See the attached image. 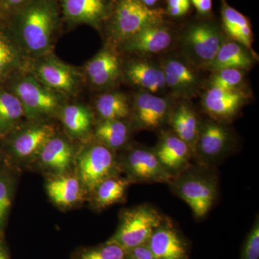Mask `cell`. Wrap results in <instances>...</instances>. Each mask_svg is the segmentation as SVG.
Wrapping results in <instances>:
<instances>
[{
    "label": "cell",
    "mask_w": 259,
    "mask_h": 259,
    "mask_svg": "<svg viewBox=\"0 0 259 259\" xmlns=\"http://www.w3.org/2000/svg\"><path fill=\"white\" fill-rule=\"evenodd\" d=\"M10 17L26 50L41 55L49 50L60 23L59 0H30Z\"/></svg>",
    "instance_id": "cell-1"
},
{
    "label": "cell",
    "mask_w": 259,
    "mask_h": 259,
    "mask_svg": "<svg viewBox=\"0 0 259 259\" xmlns=\"http://www.w3.org/2000/svg\"><path fill=\"white\" fill-rule=\"evenodd\" d=\"M168 185L174 194L188 204L197 220L205 217L217 200L218 177L213 167L192 163Z\"/></svg>",
    "instance_id": "cell-2"
},
{
    "label": "cell",
    "mask_w": 259,
    "mask_h": 259,
    "mask_svg": "<svg viewBox=\"0 0 259 259\" xmlns=\"http://www.w3.org/2000/svg\"><path fill=\"white\" fill-rule=\"evenodd\" d=\"M163 218L164 215L148 204L122 209L117 229L107 241L125 250L146 244Z\"/></svg>",
    "instance_id": "cell-3"
},
{
    "label": "cell",
    "mask_w": 259,
    "mask_h": 259,
    "mask_svg": "<svg viewBox=\"0 0 259 259\" xmlns=\"http://www.w3.org/2000/svg\"><path fill=\"white\" fill-rule=\"evenodd\" d=\"M74 168L88 198L102 181L121 175L117 153L97 141L76 154Z\"/></svg>",
    "instance_id": "cell-4"
},
{
    "label": "cell",
    "mask_w": 259,
    "mask_h": 259,
    "mask_svg": "<svg viewBox=\"0 0 259 259\" xmlns=\"http://www.w3.org/2000/svg\"><path fill=\"white\" fill-rule=\"evenodd\" d=\"M165 11L145 6L139 0H114L106 23L112 36L125 41L145 27L164 20Z\"/></svg>",
    "instance_id": "cell-5"
},
{
    "label": "cell",
    "mask_w": 259,
    "mask_h": 259,
    "mask_svg": "<svg viewBox=\"0 0 259 259\" xmlns=\"http://www.w3.org/2000/svg\"><path fill=\"white\" fill-rule=\"evenodd\" d=\"M121 174L134 184L169 183L173 178L165 169L153 148L130 145L117 154Z\"/></svg>",
    "instance_id": "cell-6"
},
{
    "label": "cell",
    "mask_w": 259,
    "mask_h": 259,
    "mask_svg": "<svg viewBox=\"0 0 259 259\" xmlns=\"http://www.w3.org/2000/svg\"><path fill=\"white\" fill-rule=\"evenodd\" d=\"M222 32L212 20L189 24L182 35V46L192 64L208 69L224 40Z\"/></svg>",
    "instance_id": "cell-7"
},
{
    "label": "cell",
    "mask_w": 259,
    "mask_h": 259,
    "mask_svg": "<svg viewBox=\"0 0 259 259\" xmlns=\"http://www.w3.org/2000/svg\"><path fill=\"white\" fill-rule=\"evenodd\" d=\"M235 144L233 132L223 122L212 119L202 121L192 161L214 168L233 151Z\"/></svg>",
    "instance_id": "cell-8"
},
{
    "label": "cell",
    "mask_w": 259,
    "mask_h": 259,
    "mask_svg": "<svg viewBox=\"0 0 259 259\" xmlns=\"http://www.w3.org/2000/svg\"><path fill=\"white\" fill-rule=\"evenodd\" d=\"M15 95L18 97L29 120L38 121L57 113L60 101L51 89L31 77H25L15 85Z\"/></svg>",
    "instance_id": "cell-9"
},
{
    "label": "cell",
    "mask_w": 259,
    "mask_h": 259,
    "mask_svg": "<svg viewBox=\"0 0 259 259\" xmlns=\"http://www.w3.org/2000/svg\"><path fill=\"white\" fill-rule=\"evenodd\" d=\"M172 108L166 98L146 92L139 93L131 107V125L136 130L159 131L168 123Z\"/></svg>",
    "instance_id": "cell-10"
},
{
    "label": "cell",
    "mask_w": 259,
    "mask_h": 259,
    "mask_svg": "<svg viewBox=\"0 0 259 259\" xmlns=\"http://www.w3.org/2000/svg\"><path fill=\"white\" fill-rule=\"evenodd\" d=\"M146 244L157 259H189L190 245L170 218H163Z\"/></svg>",
    "instance_id": "cell-11"
},
{
    "label": "cell",
    "mask_w": 259,
    "mask_h": 259,
    "mask_svg": "<svg viewBox=\"0 0 259 259\" xmlns=\"http://www.w3.org/2000/svg\"><path fill=\"white\" fill-rule=\"evenodd\" d=\"M52 125L36 122L20 130L12 141L10 148L17 161L25 165L35 162L46 144L55 136Z\"/></svg>",
    "instance_id": "cell-12"
},
{
    "label": "cell",
    "mask_w": 259,
    "mask_h": 259,
    "mask_svg": "<svg viewBox=\"0 0 259 259\" xmlns=\"http://www.w3.org/2000/svg\"><path fill=\"white\" fill-rule=\"evenodd\" d=\"M114 0H59L61 14L71 25L100 27L111 12Z\"/></svg>",
    "instance_id": "cell-13"
},
{
    "label": "cell",
    "mask_w": 259,
    "mask_h": 259,
    "mask_svg": "<svg viewBox=\"0 0 259 259\" xmlns=\"http://www.w3.org/2000/svg\"><path fill=\"white\" fill-rule=\"evenodd\" d=\"M153 150L172 177L177 176L192 163L193 154L190 146L172 131H161Z\"/></svg>",
    "instance_id": "cell-14"
},
{
    "label": "cell",
    "mask_w": 259,
    "mask_h": 259,
    "mask_svg": "<svg viewBox=\"0 0 259 259\" xmlns=\"http://www.w3.org/2000/svg\"><path fill=\"white\" fill-rule=\"evenodd\" d=\"M76 152L67 140L54 136L46 144L34 163L50 177L71 173Z\"/></svg>",
    "instance_id": "cell-15"
},
{
    "label": "cell",
    "mask_w": 259,
    "mask_h": 259,
    "mask_svg": "<svg viewBox=\"0 0 259 259\" xmlns=\"http://www.w3.org/2000/svg\"><path fill=\"white\" fill-rule=\"evenodd\" d=\"M173 38L171 29L163 20L150 24L129 37L124 41V47L136 54H158L171 47Z\"/></svg>",
    "instance_id": "cell-16"
},
{
    "label": "cell",
    "mask_w": 259,
    "mask_h": 259,
    "mask_svg": "<svg viewBox=\"0 0 259 259\" xmlns=\"http://www.w3.org/2000/svg\"><path fill=\"white\" fill-rule=\"evenodd\" d=\"M244 94L236 90L209 88L202 98L204 110L212 120L223 122L231 120L245 103Z\"/></svg>",
    "instance_id": "cell-17"
},
{
    "label": "cell",
    "mask_w": 259,
    "mask_h": 259,
    "mask_svg": "<svg viewBox=\"0 0 259 259\" xmlns=\"http://www.w3.org/2000/svg\"><path fill=\"white\" fill-rule=\"evenodd\" d=\"M46 190L51 200L62 208H71L88 198L81 182L75 174L50 177Z\"/></svg>",
    "instance_id": "cell-18"
},
{
    "label": "cell",
    "mask_w": 259,
    "mask_h": 259,
    "mask_svg": "<svg viewBox=\"0 0 259 259\" xmlns=\"http://www.w3.org/2000/svg\"><path fill=\"white\" fill-rule=\"evenodd\" d=\"M161 67L166 88L180 96L188 97L195 93L199 86L198 76L187 63L172 58Z\"/></svg>",
    "instance_id": "cell-19"
},
{
    "label": "cell",
    "mask_w": 259,
    "mask_h": 259,
    "mask_svg": "<svg viewBox=\"0 0 259 259\" xmlns=\"http://www.w3.org/2000/svg\"><path fill=\"white\" fill-rule=\"evenodd\" d=\"M125 74L131 83L146 93L158 95L167 89L163 69L149 61H132L126 68Z\"/></svg>",
    "instance_id": "cell-20"
},
{
    "label": "cell",
    "mask_w": 259,
    "mask_h": 259,
    "mask_svg": "<svg viewBox=\"0 0 259 259\" xmlns=\"http://www.w3.org/2000/svg\"><path fill=\"white\" fill-rule=\"evenodd\" d=\"M36 73L41 82L51 90L71 93L77 87V76L74 70L54 59L40 63Z\"/></svg>",
    "instance_id": "cell-21"
},
{
    "label": "cell",
    "mask_w": 259,
    "mask_h": 259,
    "mask_svg": "<svg viewBox=\"0 0 259 259\" xmlns=\"http://www.w3.org/2000/svg\"><path fill=\"white\" fill-rule=\"evenodd\" d=\"M131 185L133 184L128 179L120 175L102 181L89 197L92 207L95 210L102 211L114 204L123 202Z\"/></svg>",
    "instance_id": "cell-22"
},
{
    "label": "cell",
    "mask_w": 259,
    "mask_h": 259,
    "mask_svg": "<svg viewBox=\"0 0 259 259\" xmlns=\"http://www.w3.org/2000/svg\"><path fill=\"white\" fill-rule=\"evenodd\" d=\"M201 122L197 112L186 103L173 107L168 119V123L171 126V131L190 146L192 154Z\"/></svg>",
    "instance_id": "cell-23"
},
{
    "label": "cell",
    "mask_w": 259,
    "mask_h": 259,
    "mask_svg": "<svg viewBox=\"0 0 259 259\" xmlns=\"http://www.w3.org/2000/svg\"><path fill=\"white\" fill-rule=\"evenodd\" d=\"M132 128L125 120H101L95 127L94 135L97 142L117 153L131 145Z\"/></svg>",
    "instance_id": "cell-24"
},
{
    "label": "cell",
    "mask_w": 259,
    "mask_h": 259,
    "mask_svg": "<svg viewBox=\"0 0 259 259\" xmlns=\"http://www.w3.org/2000/svg\"><path fill=\"white\" fill-rule=\"evenodd\" d=\"M120 62L111 51L104 50L88 63L87 74L95 86H106L112 82L120 73Z\"/></svg>",
    "instance_id": "cell-25"
},
{
    "label": "cell",
    "mask_w": 259,
    "mask_h": 259,
    "mask_svg": "<svg viewBox=\"0 0 259 259\" xmlns=\"http://www.w3.org/2000/svg\"><path fill=\"white\" fill-rule=\"evenodd\" d=\"M253 59L246 48L239 42L224 41L217 55L209 65L208 69L212 71L223 69H249Z\"/></svg>",
    "instance_id": "cell-26"
},
{
    "label": "cell",
    "mask_w": 259,
    "mask_h": 259,
    "mask_svg": "<svg viewBox=\"0 0 259 259\" xmlns=\"http://www.w3.org/2000/svg\"><path fill=\"white\" fill-rule=\"evenodd\" d=\"M61 115L65 128L73 137L84 138L91 131L93 117L88 107L81 105H67Z\"/></svg>",
    "instance_id": "cell-27"
},
{
    "label": "cell",
    "mask_w": 259,
    "mask_h": 259,
    "mask_svg": "<svg viewBox=\"0 0 259 259\" xmlns=\"http://www.w3.org/2000/svg\"><path fill=\"white\" fill-rule=\"evenodd\" d=\"M96 110L101 120H126L131 115L128 102L120 93H107L99 97Z\"/></svg>",
    "instance_id": "cell-28"
},
{
    "label": "cell",
    "mask_w": 259,
    "mask_h": 259,
    "mask_svg": "<svg viewBox=\"0 0 259 259\" xmlns=\"http://www.w3.org/2000/svg\"><path fill=\"white\" fill-rule=\"evenodd\" d=\"M25 117L23 105L18 97L0 91V134H5Z\"/></svg>",
    "instance_id": "cell-29"
},
{
    "label": "cell",
    "mask_w": 259,
    "mask_h": 259,
    "mask_svg": "<svg viewBox=\"0 0 259 259\" xmlns=\"http://www.w3.org/2000/svg\"><path fill=\"white\" fill-rule=\"evenodd\" d=\"M126 250L115 243H105L83 247L73 253L71 259H125Z\"/></svg>",
    "instance_id": "cell-30"
},
{
    "label": "cell",
    "mask_w": 259,
    "mask_h": 259,
    "mask_svg": "<svg viewBox=\"0 0 259 259\" xmlns=\"http://www.w3.org/2000/svg\"><path fill=\"white\" fill-rule=\"evenodd\" d=\"M221 4L223 28L230 36L233 37L243 27L250 24L249 20L239 11L230 6L225 0H222Z\"/></svg>",
    "instance_id": "cell-31"
},
{
    "label": "cell",
    "mask_w": 259,
    "mask_h": 259,
    "mask_svg": "<svg viewBox=\"0 0 259 259\" xmlns=\"http://www.w3.org/2000/svg\"><path fill=\"white\" fill-rule=\"evenodd\" d=\"M243 70L223 69L214 71L210 79L211 88L225 90H236L243 79Z\"/></svg>",
    "instance_id": "cell-32"
},
{
    "label": "cell",
    "mask_w": 259,
    "mask_h": 259,
    "mask_svg": "<svg viewBox=\"0 0 259 259\" xmlns=\"http://www.w3.org/2000/svg\"><path fill=\"white\" fill-rule=\"evenodd\" d=\"M19 60V53L8 36L0 32V76Z\"/></svg>",
    "instance_id": "cell-33"
},
{
    "label": "cell",
    "mask_w": 259,
    "mask_h": 259,
    "mask_svg": "<svg viewBox=\"0 0 259 259\" xmlns=\"http://www.w3.org/2000/svg\"><path fill=\"white\" fill-rule=\"evenodd\" d=\"M259 258V218L257 215L254 223L242 245L240 259Z\"/></svg>",
    "instance_id": "cell-34"
},
{
    "label": "cell",
    "mask_w": 259,
    "mask_h": 259,
    "mask_svg": "<svg viewBox=\"0 0 259 259\" xmlns=\"http://www.w3.org/2000/svg\"><path fill=\"white\" fill-rule=\"evenodd\" d=\"M13 190L11 181L6 177H0V231L11 207Z\"/></svg>",
    "instance_id": "cell-35"
},
{
    "label": "cell",
    "mask_w": 259,
    "mask_h": 259,
    "mask_svg": "<svg viewBox=\"0 0 259 259\" xmlns=\"http://www.w3.org/2000/svg\"><path fill=\"white\" fill-rule=\"evenodd\" d=\"M166 10L165 13L175 18H182L190 10V0H166Z\"/></svg>",
    "instance_id": "cell-36"
},
{
    "label": "cell",
    "mask_w": 259,
    "mask_h": 259,
    "mask_svg": "<svg viewBox=\"0 0 259 259\" xmlns=\"http://www.w3.org/2000/svg\"><path fill=\"white\" fill-rule=\"evenodd\" d=\"M125 259H157L147 244L126 250Z\"/></svg>",
    "instance_id": "cell-37"
},
{
    "label": "cell",
    "mask_w": 259,
    "mask_h": 259,
    "mask_svg": "<svg viewBox=\"0 0 259 259\" xmlns=\"http://www.w3.org/2000/svg\"><path fill=\"white\" fill-rule=\"evenodd\" d=\"M29 1L30 0H2L0 3V10L10 16Z\"/></svg>",
    "instance_id": "cell-38"
},
{
    "label": "cell",
    "mask_w": 259,
    "mask_h": 259,
    "mask_svg": "<svg viewBox=\"0 0 259 259\" xmlns=\"http://www.w3.org/2000/svg\"><path fill=\"white\" fill-rule=\"evenodd\" d=\"M199 15L207 16L212 10V0H190Z\"/></svg>",
    "instance_id": "cell-39"
},
{
    "label": "cell",
    "mask_w": 259,
    "mask_h": 259,
    "mask_svg": "<svg viewBox=\"0 0 259 259\" xmlns=\"http://www.w3.org/2000/svg\"><path fill=\"white\" fill-rule=\"evenodd\" d=\"M0 259H10L8 250L2 240H0Z\"/></svg>",
    "instance_id": "cell-40"
},
{
    "label": "cell",
    "mask_w": 259,
    "mask_h": 259,
    "mask_svg": "<svg viewBox=\"0 0 259 259\" xmlns=\"http://www.w3.org/2000/svg\"><path fill=\"white\" fill-rule=\"evenodd\" d=\"M139 1L142 4H144L145 6L148 7L149 8H153V7L157 4L159 0H139Z\"/></svg>",
    "instance_id": "cell-41"
},
{
    "label": "cell",
    "mask_w": 259,
    "mask_h": 259,
    "mask_svg": "<svg viewBox=\"0 0 259 259\" xmlns=\"http://www.w3.org/2000/svg\"><path fill=\"white\" fill-rule=\"evenodd\" d=\"M2 0H0V3H1Z\"/></svg>",
    "instance_id": "cell-42"
}]
</instances>
